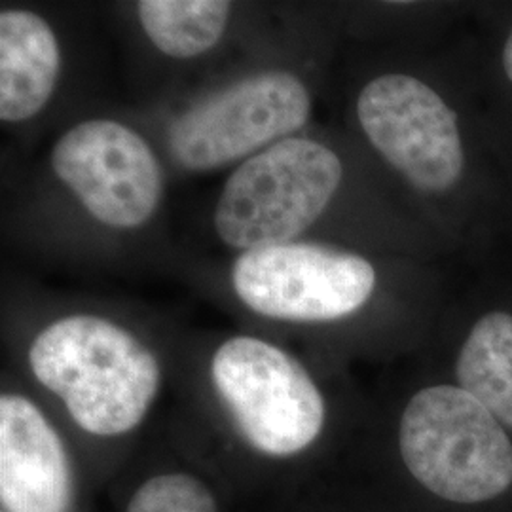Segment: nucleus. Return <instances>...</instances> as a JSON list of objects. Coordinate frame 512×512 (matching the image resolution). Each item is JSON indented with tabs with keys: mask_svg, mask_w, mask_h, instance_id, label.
Returning a JSON list of instances; mask_svg holds the SVG:
<instances>
[{
	"mask_svg": "<svg viewBox=\"0 0 512 512\" xmlns=\"http://www.w3.org/2000/svg\"><path fill=\"white\" fill-rule=\"evenodd\" d=\"M29 366L95 437H120L147 418L162 385L158 357L133 332L99 315H67L38 332Z\"/></svg>",
	"mask_w": 512,
	"mask_h": 512,
	"instance_id": "f257e3e1",
	"label": "nucleus"
},
{
	"mask_svg": "<svg viewBox=\"0 0 512 512\" xmlns=\"http://www.w3.org/2000/svg\"><path fill=\"white\" fill-rule=\"evenodd\" d=\"M342 177L334 150L304 137L283 139L226 181L213 217L217 236L243 253L296 241L329 207Z\"/></svg>",
	"mask_w": 512,
	"mask_h": 512,
	"instance_id": "f03ea898",
	"label": "nucleus"
},
{
	"mask_svg": "<svg viewBox=\"0 0 512 512\" xmlns=\"http://www.w3.org/2000/svg\"><path fill=\"white\" fill-rule=\"evenodd\" d=\"M406 469L431 494L480 503L512 484V444L494 414L461 387L416 393L399 431Z\"/></svg>",
	"mask_w": 512,
	"mask_h": 512,
	"instance_id": "7ed1b4c3",
	"label": "nucleus"
},
{
	"mask_svg": "<svg viewBox=\"0 0 512 512\" xmlns=\"http://www.w3.org/2000/svg\"><path fill=\"white\" fill-rule=\"evenodd\" d=\"M211 380L239 437L260 456L294 458L325 427V399L310 372L272 342L255 336L222 342Z\"/></svg>",
	"mask_w": 512,
	"mask_h": 512,
	"instance_id": "20e7f679",
	"label": "nucleus"
},
{
	"mask_svg": "<svg viewBox=\"0 0 512 512\" xmlns=\"http://www.w3.org/2000/svg\"><path fill=\"white\" fill-rule=\"evenodd\" d=\"M310 114V92L296 74H253L183 112L169 129V150L188 171H213L289 139Z\"/></svg>",
	"mask_w": 512,
	"mask_h": 512,
	"instance_id": "39448f33",
	"label": "nucleus"
},
{
	"mask_svg": "<svg viewBox=\"0 0 512 512\" xmlns=\"http://www.w3.org/2000/svg\"><path fill=\"white\" fill-rule=\"evenodd\" d=\"M232 287L249 310L268 319L325 323L363 308L376 289V272L344 249L289 241L241 253Z\"/></svg>",
	"mask_w": 512,
	"mask_h": 512,
	"instance_id": "423d86ee",
	"label": "nucleus"
},
{
	"mask_svg": "<svg viewBox=\"0 0 512 512\" xmlns=\"http://www.w3.org/2000/svg\"><path fill=\"white\" fill-rule=\"evenodd\" d=\"M52 169L93 219L133 230L152 219L164 194L162 167L147 141L116 120L67 129L52 148Z\"/></svg>",
	"mask_w": 512,
	"mask_h": 512,
	"instance_id": "0eeeda50",
	"label": "nucleus"
},
{
	"mask_svg": "<svg viewBox=\"0 0 512 512\" xmlns=\"http://www.w3.org/2000/svg\"><path fill=\"white\" fill-rule=\"evenodd\" d=\"M357 116L372 147L425 192H442L463 171L458 116L439 93L408 74L366 84Z\"/></svg>",
	"mask_w": 512,
	"mask_h": 512,
	"instance_id": "6e6552de",
	"label": "nucleus"
},
{
	"mask_svg": "<svg viewBox=\"0 0 512 512\" xmlns=\"http://www.w3.org/2000/svg\"><path fill=\"white\" fill-rule=\"evenodd\" d=\"M73 467L67 448L37 404L0 397V503L6 512H71Z\"/></svg>",
	"mask_w": 512,
	"mask_h": 512,
	"instance_id": "1a4fd4ad",
	"label": "nucleus"
},
{
	"mask_svg": "<svg viewBox=\"0 0 512 512\" xmlns=\"http://www.w3.org/2000/svg\"><path fill=\"white\" fill-rule=\"evenodd\" d=\"M61 52L54 29L23 8L0 12V118L19 124L35 118L54 95Z\"/></svg>",
	"mask_w": 512,
	"mask_h": 512,
	"instance_id": "9d476101",
	"label": "nucleus"
},
{
	"mask_svg": "<svg viewBox=\"0 0 512 512\" xmlns=\"http://www.w3.org/2000/svg\"><path fill=\"white\" fill-rule=\"evenodd\" d=\"M461 389L512 427V315H484L465 340L458 361Z\"/></svg>",
	"mask_w": 512,
	"mask_h": 512,
	"instance_id": "9b49d317",
	"label": "nucleus"
},
{
	"mask_svg": "<svg viewBox=\"0 0 512 512\" xmlns=\"http://www.w3.org/2000/svg\"><path fill=\"white\" fill-rule=\"evenodd\" d=\"M143 31L162 54L192 59L220 42L232 14L220 0H143L137 4Z\"/></svg>",
	"mask_w": 512,
	"mask_h": 512,
	"instance_id": "f8f14e48",
	"label": "nucleus"
},
{
	"mask_svg": "<svg viewBox=\"0 0 512 512\" xmlns=\"http://www.w3.org/2000/svg\"><path fill=\"white\" fill-rule=\"evenodd\" d=\"M126 512H220L217 497L190 473L150 476L129 499Z\"/></svg>",
	"mask_w": 512,
	"mask_h": 512,
	"instance_id": "ddd939ff",
	"label": "nucleus"
},
{
	"mask_svg": "<svg viewBox=\"0 0 512 512\" xmlns=\"http://www.w3.org/2000/svg\"><path fill=\"white\" fill-rule=\"evenodd\" d=\"M503 67H505V73H507L509 80L512 82V31L509 38H507L505 50H503Z\"/></svg>",
	"mask_w": 512,
	"mask_h": 512,
	"instance_id": "4468645a",
	"label": "nucleus"
},
{
	"mask_svg": "<svg viewBox=\"0 0 512 512\" xmlns=\"http://www.w3.org/2000/svg\"><path fill=\"white\" fill-rule=\"evenodd\" d=\"M2 512H6V511H2Z\"/></svg>",
	"mask_w": 512,
	"mask_h": 512,
	"instance_id": "2eb2a0df",
	"label": "nucleus"
}]
</instances>
